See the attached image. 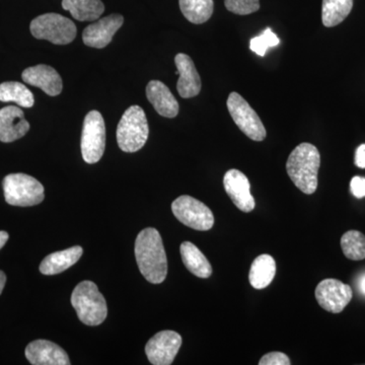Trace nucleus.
Wrapping results in <instances>:
<instances>
[{"label":"nucleus","mask_w":365,"mask_h":365,"mask_svg":"<svg viewBox=\"0 0 365 365\" xmlns=\"http://www.w3.org/2000/svg\"><path fill=\"white\" fill-rule=\"evenodd\" d=\"M135 258L139 270L148 282L160 284L168 274V259L162 237L155 228L139 232L135 241Z\"/></svg>","instance_id":"1"},{"label":"nucleus","mask_w":365,"mask_h":365,"mask_svg":"<svg viewBox=\"0 0 365 365\" xmlns=\"http://www.w3.org/2000/svg\"><path fill=\"white\" fill-rule=\"evenodd\" d=\"M319 165L321 155L318 148L311 143H300L288 158L287 174L302 193L311 195L318 188Z\"/></svg>","instance_id":"2"},{"label":"nucleus","mask_w":365,"mask_h":365,"mask_svg":"<svg viewBox=\"0 0 365 365\" xmlns=\"http://www.w3.org/2000/svg\"><path fill=\"white\" fill-rule=\"evenodd\" d=\"M71 304L78 319L86 326L101 325L107 318V302L93 281H83L74 288Z\"/></svg>","instance_id":"3"},{"label":"nucleus","mask_w":365,"mask_h":365,"mask_svg":"<svg viewBox=\"0 0 365 365\" xmlns=\"http://www.w3.org/2000/svg\"><path fill=\"white\" fill-rule=\"evenodd\" d=\"M150 134L143 108L131 106L125 111L117 127V143L124 153H136L143 148Z\"/></svg>","instance_id":"4"},{"label":"nucleus","mask_w":365,"mask_h":365,"mask_svg":"<svg viewBox=\"0 0 365 365\" xmlns=\"http://www.w3.org/2000/svg\"><path fill=\"white\" fill-rule=\"evenodd\" d=\"M4 198L9 205L28 206L38 205L45 198L44 187L35 178L26 174L7 175L2 182Z\"/></svg>","instance_id":"5"},{"label":"nucleus","mask_w":365,"mask_h":365,"mask_svg":"<svg viewBox=\"0 0 365 365\" xmlns=\"http://www.w3.org/2000/svg\"><path fill=\"white\" fill-rule=\"evenodd\" d=\"M31 33L36 39L49 41L55 45H67L76 39V26L59 14H45L34 19Z\"/></svg>","instance_id":"6"},{"label":"nucleus","mask_w":365,"mask_h":365,"mask_svg":"<svg viewBox=\"0 0 365 365\" xmlns=\"http://www.w3.org/2000/svg\"><path fill=\"white\" fill-rule=\"evenodd\" d=\"M227 106L235 123L250 139L263 141L266 138L267 133L260 117L240 93L235 91L230 93L227 98Z\"/></svg>","instance_id":"7"},{"label":"nucleus","mask_w":365,"mask_h":365,"mask_svg":"<svg viewBox=\"0 0 365 365\" xmlns=\"http://www.w3.org/2000/svg\"><path fill=\"white\" fill-rule=\"evenodd\" d=\"M106 148V126L100 112L91 111L83 121L81 153L86 163H96L102 158Z\"/></svg>","instance_id":"8"},{"label":"nucleus","mask_w":365,"mask_h":365,"mask_svg":"<svg viewBox=\"0 0 365 365\" xmlns=\"http://www.w3.org/2000/svg\"><path fill=\"white\" fill-rule=\"evenodd\" d=\"M172 211L179 222L195 230H211L215 225L212 211L191 196H180L172 204Z\"/></svg>","instance_id":"9"},{"label":"nucleus","mask_w":365,"mask_h":365,"mask_svg":"<svg viewBox=\"0 0 365 365\" xmlns=\"http://www.w3.org/2000/svg\"><path fill=\"white\" fill-rule=\"evenodd\" d=\"M317 302L329 313L339 314L351 302L352 288L340 280L328 278L316 288Z\"/></svg>","instance_id":"10"},{"label":"nucleus","mask_w":365,"mask_h":365,"mask_svg":"<svg viewBox=\"0 0 365 365\" xmlns=\"http://www.w3.org/2000/svg\"><path fill=\"white\" fill-rule=\"evenodd\" d=\"M182 345V337L175 331L155 334L145 346L146 356L151 364L170 365L174 361Z\"/></svg>","instance_id":"11"},{"label":"nucleus","mask_w":365,"mask_h":365,"mask_svg":"<svg viewBox=\"0 0 365 365\" xmlns=\"http://www.w3.org/2000/svg\"><path fill=\"white\" fill-rule=\"evenodd\" d=\"M223 185L235 207L246 213L254 210L256 203L251 194V184L244 173L235 169L227 170L223 178Z\"/></svg>","instance_id":"12"},{"label":"nucleus","mask_w":365,"mask_h":365,"mask_svg":"<svg viewBox=\"0 0 365 365\" xmlns=\"http://www.w3.org/2000/svg\"><path fill=\"white\" fill-rule=\"evenodd\" d=\"M123 23L124 18L121 14H110L104 19H101L86 26L83 33V43L88 47L97 49L107 47Z\"/></svg>","instance_id":"13"},{"label":"nucleus","mask_w":365,"mask_h":365,"mask_svg":"<svg viewBox=\"0 0 365 365\" xmlns=\"http://www.w3.org/2000/svg\"><path fill=\"white\" fill-rule=\"evenodd\" d=\"M26 357L33 365H69L67 353L51 341L36 340L26 348Z\"/></svg>","instance_id":"14"},{"label":"nucleus","mask_w":365,"mask_h":365,"mask_svg":"<svg viewBox=\"0 0 365 365\" xmlns=\"http://www.w3.org/2000/svg\"><path fill=\"white\" fill-rule=\"evenodd\" d=\"M30 123L25 119L21 108L9 106L0 110V141L14 143L28 133Z\"/></svg>","instance_id":"15"},{"label":"nucleus","mask_w":365,"mask_h":365,"mask_svg":"<svg viewBox=\"0 0 365 365\" xmlns=\"http://www.w3.org/2000/svg\"><path fill=\"white\" fill-rule=\"evenodd\" d=\"M21 78L29 85L39 88L51 97L60 95L63 88L58 72L49 66H36L24 71Z\"/></svg>","instance_id":"16"},{"label":"nucleus","mask_w":365,"mask_h":365,"mask_svg":"<svg viewBox=\"0 0 365 365\" xmlns=\"http://www.w3.org/2000/svg\"><path fill=\"white\" fill-rule=\"evenodd\" d=\"M178 73L180 74L177 83L179 95L184 98L196 97L201 91V79L195 64L191 57L184 53H179L175 57Z\"/></svg>","instance_id":"17"},{"label":"nucleus","mask_w":365,"mask_h":365,"mask_svg":"<svg viewBox=\"0 0 365 365\" xmlns=\"http://www.w3.org/2000/svg\"><path fill=\"white\" fill-rule=\"evenodd\" d=\"M146 97L160 116L175 118L179 114V103L162 81H150L146 86Z\"/></svg>","instance_id":"18"},{"label":"nucleus","mask_w":365,"mask_h":365,"mask_svg":"<svg viewBox=\"0 0 365 365\" xmlns=\"http://www.w3.org/2000/svg\"><path fill=\"white\" fill-rule=\"evenodd\" d=\"M83 253V248L76 246L48 255L40 264V272L44 275H55L64 272L81 259Z\"/></svg>","instance_id":"19"},{"label":"nucleus","mask_w":365,"mask_h":365,"mask_svg":"<svg viewBox=\"0 0 365 365\" xmlns=\"http://www.w3.org/2000/svg\"><path fill=\"white\" fill-rule=\"evenodd\" d=\"M276 274V262L272 256L260 255L255 259L250 269V284L255 289H264L272 282Z\"/></svg>","instance_id":"20"},{"label":"nucleus","mask_w":365,"mask_h":365,"mask_svg":"<svg viewBox=\"0 0 365 365\" xmlns=\"http://www.w3.org/2000/svg\"><path fill=\"white\" fill-rule=\"evenodd\" d=\"M182 263L190 272L199 278H208L212 274V267L207 258L204 256L195 245L184 242L180 248Z\"/></svg>","instance_id":"21"},{"label":"nucleus","mask_w":365,"mask_h":365,"mask_svg":"<svg viewBox=\"0 0 365 365\" xmlns=\"http://www.w3.org/2000/svg\"><path fill=\"white\" fill-rule=\"evenodd\" d=\"M62 7L81 21H97L105 11L102 0H62Z\"/></svg>","instance_id":"22"},{"label":"nucleus","mask_w":365,"mask_h":365,"mask_svg":"<svg viewBox=\"0 0 365 365\" xmlns=\"http://www.w3.org/2000/svg\"><path fill=\"white\" fill-rule=\"evenodd\" d=\"M353 0H323L322 21L327 28L342 23L351 13Z\"/></svg>","instance_id":"23"},{"label":"nucleus","mask_w":365,"mask_h":365,"mask_svg":"<svg viewBox=\"0 0 365 365\" xmlns=\"http://www.w3.org/2000/svg\"><path fill=\"white\" fill-rule=\"evenodd\" d=\"M0 102H14L23 108H32L35 100L32 91L18 81H6L0 85Z\"/></svg>","instance_id":"24"},{"label":"nucleus","mask_w":365,"mask_h":365,"mask_svg":"<svg viewBox=\"0 0 365 365\" xmlns=\"http://www.w3.org/2000/svg\"><path fill=\"white\" fill-rule=\"evenodd\" d=\"M180 9L190 23H206L213 14V0H179Z\"/></svg>","instance_id":"25"},{"label":"nucleus","mask_w":365,"mask_h":365,"mask_svg":"<svg viewBox=\"0 0 365 365\" xmlns=\"http://www.w3.org/2000/svg\"><path fill=\"white\" fill-rule=\"evenodd\" d=\"M341 248L346 258L353 261L365 259V235L359 230H349L341 237Z\"/></svg>","instance_id":"26"},{"label":"nucleus","mask_w":365,"mask_h":365,"mask_svg":"<svg viewBox=\"0 0 365 365\" xmlns=\"http://www.w3.org/2000/svg\"><path fill=\"white\" fill-rule=\"evenodd\" d=\"M280 40L277 36L272 32L270 28L266 29L261 35L257 36L251 40L252 51L256 53L259 56H265L269 48L275 47L279 44Z\"/></svg>","instance_id":"27"},{"label":"nucleus","mask_w":365,"mask_h":365,"mask_svg":"<svg viewBox=\"0 0 365 365\" xmlns=\"http://www.w3.org/2000/svg\"><path fill=\"white\" fill-rule=\"evenodd\" d=\"M225 7L230 13L247 16L260 9V0H225Z\"/></svg>","instance_id":"28"},{"label":"nucleus","mask_w":365,"mask_h":365,"mask_svg":"<svg viewBox=\"0 0 365 365\" xmlns=\"http://www.w3.org/2000/svg\"><path fill=\"white\" fill-rule=\"evenodd\" d=\"M260 365H290L289 357L282 352H270L264 355L259 361Z\"/></svg>","instance_id":"29"},{"label":"nucleus","mask_w":365,"mask_h":365,"mask_svg":"<svg viewBox=\"0 0 365 365\" xmlns=\"http://www.w3.org/2000/svg\"><path fill=\"white\" fill-rule=\"evenodd\" d=\"M350 190H351L353 196L359 199L364 198L365 178L359 176L352 178L351 182H350Z\"/></svg>","instance_id":"30"},{"label":"nucleus","mask_w":365,"mask_h":365,"mask_svg":"<svg viewBox=\"0 0 365 365\" xmlns=\"http://www.w3.org/2000/svg\"><path fill=\"white\" fill-rule=\"evenodd\" d=\"M355 165L360 169H365V144H361L355 153Z\"/></svg>","instance_id":"31"},{"label":"nucleus","mask_w":365,"mask_h":365,"mask_svg":"<svg viewBox=\"0 0 365 365\" xmlns=\"http://www.w3.org/2000/svg\"><path fill=\"white\" fill-rule=\"evenodd\" d=\"M357 285H359L360 294L365 297V273L360 276Z\"/></svg>","instance_id":"32"},{"label":"nucleus","mask_w":365,"mask_h":365,"mask_svg":"<svg viewBox=\"0 0 365 365\" xmlns=\"http://www.w3.org/2000/svg\"><path fill=\"white\" fill-rule=\"evenodd\" d=\"M6 275L4 271H0V294L4 292V288L6 287Z\"/></svg>","instance_id":"33"},{"label":"nucleus","mask_w":365,"mask_h":365,"mask_svg":"<svg viewBox=\"0 0 365 365\" xmlns=\"http://www.w3.org/2000/svg\"><path fill=\"white\" fill-rule=\"evenodd\" d=\"M9 240V234L6 232H0V250L4 248Z\"/></svg>","instance_id":"34"}]
</instances>
